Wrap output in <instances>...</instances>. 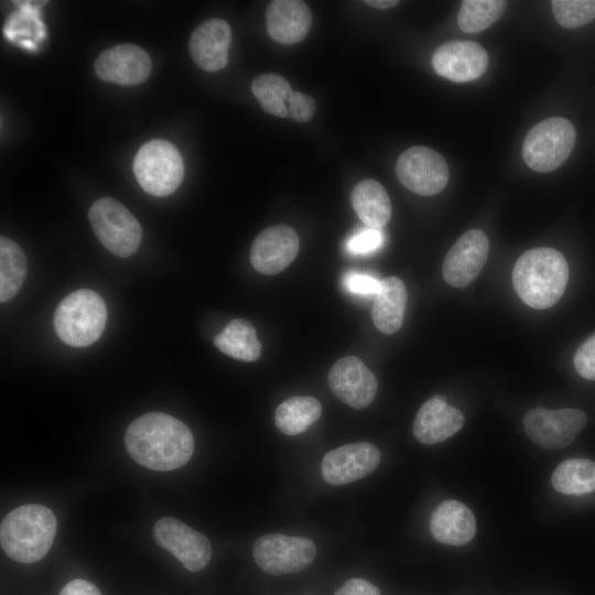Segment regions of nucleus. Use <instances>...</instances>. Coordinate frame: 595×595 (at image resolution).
<instances>
[{"label":"nucleus","instance_id":"f257e3e1","mask_svg":"<svg viewBox=\"0 0 595 595\" xmlns=\"http://www.w3.org/2000/svg\"><path fill=\"white\" fill-rule=\"evenodd\" d=\"M125 444L137 463L159 472L183 466L194 452V437L186 424L162 412L145 413L131 422Z\"/></svg>","mask_w":595,"mask_h":595},{"label":"nucleus","instance_id":"f03ea898","mask_svg":"<svg viewBox=\"0 0 595 595\" xmlns=\"http://www.w3.org/2000/svg\"><path fill=\"white\" fill-rule=\"evenodd\" d=\"M567 281L566 259L553 248H533L523 252L512 269L518 296L537 310L554 305L563 295Z\"/></svg>","mask_w":595,"mask_h":595},{"label":"nucleus","instance_id":"7ed1b4c3","mask_svg":"<svg viewBox=\"0 0 595 595\" xmlns=\"http://www.w3.org/2000/svg\"><path fill=\"white\" fill-rule=\"evenodd\" d=\"M56 528V518L47 507L35 504L18 507L1 521V548L14 561L34 563L51 549Z\"/></svg>","mask_w":595,"mask_h":595},{"label":"nucleus","instance_id":"20e7f679","mask_svg":"<svg viewBox=\"0 0 595 595\" xmlns=\"http://www.w3.org/2000/svg\"><path fill=\"white\" fill-rule=\"evenodd\" d=\"M106 321L107 307L102 298L93 290L79 289L66 295L58 304L54 328L65 344L84 347L101 336Z\"/></svg>","mask_w":595,"mask_h":595},{"label":"nucleus","instance_id":"39448f33","mask_svg":"<svg viewBox=\"0 0 595 595\" xmlns=\"http://www.w3.org/2000/svg\"><path fill=\"white\" fill-rule=\"evenodd\" d=\"M133 172L147 193L158 197L167 196L182 183L183 159L171 142L153 139L141 145L137 152Z\"/></svg>","mask_w":595,"mask_h":595},{"label":"nucleus","instance_id":"423d86ee","mask_svg":"<svg viewBox=\"0 0 595 595\" xmlns=\"http://www.w3.org/2000/svg\"><path fill=\"white\" fill-rule=\"evenodd\" d=\"M575 137V128L567 119H544L527 133L522 144L523 160L533 171H553L571 154Z\"/></svg>","mask_w":595,"mask_h":595},{"label":"nucleus","instance_id":"0eeeda50","mask_svg":"<svg viewBox=\"0 0 595 595\" xmlns=\"http://www.w3.org/2000/svg\"><path fill=\"white\" fill-rule=\"evenodd\" d=\"M91 228L111 253L127 258L139 248L142 228L137 218L118 201L97 199L88 213Z\"/></svg>","mask_w":595,"mask_h":595},{"label":"nucleus","instance_id":"6e6552de","mask_svg":"<svg viewBox=\"0 0 595 595\" xmlns=\"http://www.w3.org/2000/svg\"><path fill=\"white\" fill-rule=\"evenodd\" d=\"M252 556L268 574L298 573L313 563L316 547L309 538L269 533L255 541Z\"/></svg>","mask_w":595,"mask_h":595},{"label":"nucleus","instance_id":"1a4fd4ad","mask_svg":"<svg viewBox=\"0 0 595 595\" xmlns=\"http://www.w3.org/2000/svg\"><path fill=\"white\" fill-rule=\"evenodd\" d=\"M396 173L402 185L423 196L440 193L446 186L450 176L444 158L423 145L405 150L397 160Z\"/></svg>","mask_w":595,"mask_h":595},{"label":"nucleus","instance_id":"9d476101","mask_svg":"<svg viewBox=\"0 0 595 595\" xmlns=\"http://www.w3.org/2000/svg\"><path fill=\"white\" fill-rule=\"evenodd\" d=\"M586 421L585 413L577 409L534 408L524 414L523 428L529 439L539 446L558 450L571 444Z\"/></svg>","mask_w":595,"mask_h":595},{"label":"nucleus","instance_id":"9b49d317","mask_svg":"<svg viewBox=\"0 0 595 595\" xmlns=\"http://www.w3.org/2000/svg\"><path fill=\"white\" fill-rule=\"evenodd\" d=\"M153 538L188 571L203 570L212 558L209 540L173 517H163L154 523Z\"/></svg>","mask_w":595,"mask_h":595},{"label":"nucleus","instance_id":"f8f14e48","mask_svg":"<svg viewBox=\"0 0 595 595\" xmlns=\"http://www.w3.org/2000/svg\"><path fill=\"white\" fill-rule=\"evenodd\" d=\"M328 385L337 399L356 410L367 408L378 390L374 372L355 356L343 357L333 365Z\"/></svg>","mask_w":595,"mask_h":595},{"label":"nucleus","instance_id":"ddd939ff","mask_svg":"<svg viewBox=\"0 0 595 595\" xmlns=\"http://www.w3.org/2000/svg\"><path fill=\"white\" fill-rule=\"evenodd\" d=\"M489 241L480 229L463 234L445 256L442 274L447 284L463 288L473 282L484 268Z\"/></svg>","mask_w":595,"mask_h":595},{"label":"nucleus","instance_id":"4468645a","mask_svg":"<svg viewBox=\"0 0 595 595\" xmlns=\"http://www.w3.org/2000/svg\"><path fill=\"white\" fill-rule=\"evenodd\" d=\"M380 452L369 442L350 443L327 452L322 461V476L331 485H345L372 473L380 463Z\"/></svg>","mask_w":595,"mask_h":595},{"label":"nucleus","instance_id":"2eb2a0df","mask_svg":"<svg viewBox=\"0 0 595 595\" xmlns=\"http://www.w3.org/2000/svg\"><path fill=\"white\" fill-rule=\"evenodd\" d=\"M299 248V236L293 228L286 225L271 226L253 240L250 261L258 272L273 275L292 263Z\"/></svg>","mask_w":595,"mask_h":595},{"label":"nucleus","instance_id":"dca6fc26","mask_svg":"<svg viewBox=\"0 0 595 595\" xmlns=\"http://www.w3.org/2000/svg\"><path fill=\"white\" fill-rule=\"evenodd\" d=\"M432 66L442 77L455 83L479 78L488 66L483 46L470 41H451L440 45L432 56Z\"/></svg>","mask_w":595,"mask_h":595},{"label":"nucleus","instance_id":"f3484780","mask_svg":"<svg viewBox=\"0 0 595 595\" xmlns=\"http://www.w3.org/2000/svg\"><path fill=\"white\" fill-rule=\"evenodd\" d=\"M148 53L133 44H119L105 50L94 64L96 75L106 82L125 86L144 82L151 72Z\"/></svg>","mask_w":595,"mask_h":595},{"label":"nucleus","instance_id":"a211bd4d","mask_svg":"<svg viewBox=\"0 0 595 595\" xmlns=\"http://www.w3.org/2000/svg\"><path fill=\"white\" fill-rule=\"evenodd\" d=\"M463 413L450 405L445 397L433 396L419 409L413 422V435L426 445L436 444L456 434L464 425Z\"/></svg>","mask_w":595,"mask_h":595},{"label":"nucleus","instance_id":"6ab92c4d","mask_svg":"<svg viewBox=\"0 0 595 595\" xmlns=\"http://www.w3.org/2000/svg\"><path fill=\"white\" fill-rule=\"evenodd\" d=\"M231 42L229 24L221 19H210L199 24L190 37V53L194 63L206 72L224 68Z\"/></svg>","mask_w":595,"mask_h":595},{"label":"nucleus","instance_id":"aec40b11","mask_svg":"<svg viewBox=\"0 0 595 595\" xmlns=\"http://www.w3.org/2000/svg\"><path fill=\"white\" fill-rule=\"evenodd\" d=\"M312 14L309 7L299 0L271 1L266 11L267 31L272 40L281 44H295L310 31Z\"/></svg>","mask_w":595,"mask_h":595},{"label":"nucleus","instance_id":"412c9836","mask_svg":"<svg viewBox=\"0 0 595 595\" xmlns=\"http://www.w3.org/2000/svg\"><path fill=\"white\" fill-rule=\"evenodd\" d=\"M433 538L448 545H464L476 533V520L472 510L457 500L440 504L430 518Z\"/></svg>","mask_w":595,"mask_h":595},{"label":"nucleus","instance_id":"4be33fe9","mask_svg":"<svg viewBox=\"0 0 595 595\" xmlns=\"http://www.w3.org/2000/svg\"><path fill=\"white\" fill-rule=\"evenodd\" d=\"M407 299V288L400 278L388 277L381 280L371 310L372 322L381 333L393 334L401 327Z\"/></svg>","mask_w":595,"mask_h":595},{"label":"nucleus","instance_id":"5701e85b","mask_svg":"<svg viewBox=\"0 0 595 595\" xmlns=\"http://www.w3.org/2000/svg\"><path fill=\"white\" fill-rule=\"evenodd\" d=\"M350 199L354 210L367 227L381 229L390 220L391 201L379 182L371 178L359 182Z\"/></svg>","mask_w":595,"mask_h":595},{"label":"nucleus","instance_id":"b1692460","mask_svg":"<svg viewBox=\"0 0 595 595\" xmlns=\"http://www.w3.org/2000/svg\"><path fill=\"white\" fill-rule=\"evenodd\" d=\"M214 344L225 355L242 361H256L261 355V344L255 327L242 318L230 321L214 337Z\"/></svg>","mask_w":595,"mask_h":595},{"label":"nucleus","instance_id":"393cba45","mask_svg":"<svg viewBox=\"0 0 595 595\" xmlns=\"http://www.w3.org/2000/svg\"><path fill=\"white\" fill-rule=\"evenodd\" d=\"M321 414L322 404L317 399L295 396L279 404L274 413V423L281 433L293 436L304 432Z\"/></svg>","mask_w":595,"mask_h":595},{"label":"nucleus","instance_id":"a878e982","mask_svg":"<svg viewBox=\"0 0 595 595\" xmlns=\"http://www.w3.org/2000/svg\"><path fill=\"white\" fill-rule=\"evenodd\" d=\"M554 489L564 495H585L595 490V462L569 458L560 463L551 477Z\"/></svg>","mask_w":595,"mask_h":595},{"label":"nucleus","instance_id":"bb28decb","mask_svg":"<svg viewBox=\"0 0 595 595\" xmlns=\"http://www.w3.org/2000/svg\"><path fill=\"white\" fill-rule=\"evenodd\" d=\"M28 272L26 258L20 246L13 240L0 238V301L15 296Z\"/></svg>","mask_w":595,"mask_h":595},{"label":"nucleus","instance_id":"cd10ccee","mask_svg":"<svg viewBox=\"0 0 595 595\" xmlns=\"http://www.w3.org/2000/svg\"><path fill=\"white\" fill-rule=\"evenodd\" d=\"M251 90L267 113L289 117L288 101L293 90L284 77L272 73L261 74L252 80Z\"/></svg>","mask_w":595,"mask_h":595},{"label":"nucleus","instance_id":"c85d7f7f","mask_svg":"<svg viewBox=\"0 0 595 595\" xmlns=\"http://www.w3.org/2000/svg\"><path fill=\"white\" fill-rule=\"evenodd\" d=\"M507 7L501 0H464L462 1L457 23L462 31L476 33L496 22Z\"/></svg>","mask_w":595,"mask_h":595},{"label":"nucleus","instance_id":"c756f323","mask_svg":"<svg viewBox=\"0 0 595 595\" xmlns=\"http://www.w3.org/2000/svg\"><path fill=\"white\" fill-rule=\"evenodd\" d=\"M553 14L560 25L576 29L595 18V0H554Z\"/></svg>","mask_w":595,"mask_h":595},{"label":"nucleus","instance_id":"7c9ffc66","mask_svg":"<svg viewBox=\"0 0 595 595\" xmlns=\"http://www.w3.org/2000/svg\"><path fill=\"white\" fill-rule=\"evenodd\" d=\"M385 235L381 229L366 227L351 235L346 241V250L354 256H366L381 248Z\"/></svg>","mask_w":595,"mask_h":595},{"label":"nucleus","instance_id":"2f4dec72","mask_svg":"<svg viewBox=\"0 0 595 595\" xmlns=\"http://www.w3.org/2000/svg\"><path fill=\"white\" fill-rule=\"evenodd\" d=\"M343 286L350 293L361 298H376L381 280L359 271H348L343 277Z\"/></svg>","mask_w":595,"mask_h":595},{"label":"nucleus","instance_id":"473e14b6","mask_svg":"<svg viewBox=\"0 0 595 595\" xmlns=\"http://www.w3.org/2000/svg\"><path fill=\"white\" fill-rule=\"evenodd\" d=\"M574 367L581 377L595 380V334L577 348Z\"/></svg>","mask_w":595,"mask_h":595},{"label":"nucleus","instance_id":"72a5a7b5","mask_svg":"<svg viewBox=\"0 0 595 595\" xmlns=\"http://www.w3.org/2000/svg\"><path fill=\"white\" fill-rule=\"evenodd\" d=\"M289 117L299 121H310L315 112V100L301 91H293L288 101Z\"/></svg>","mask_w":595,"mask_h":595},{"label":"nucleus","instance_id":"f704fd0d","mask_svg":"<svg viewBox=\"0 0 595 595\" xmlns=\"http://www.w3.org/2000/svg\"><path fill=\"white\" fill-rule=\"evenodd\" d=\"M335 595H381L379 588L364 578H350L346 581Z\"/></svg>","mask_w":595,"mask_h":595},{"label":"nucleus","instance_id":"c9c22d12","mask_svg":"<svg viewBox=\"0 0 595 595\" xmlns=\"http://www.w3.org/2000/svg\"><path fill=\"white\" fill-rule=\"evenodd\" d=\"M60 595H101L99 589L88 581L73 580L61 591Z\"/></svg>","mask_w":595,"mask_h":595},{"label":"nucleus","instance_id":"e433bc0d","mask_svg":"<svg viewBox=\"0 0 595 595\" xmlns=\"http://www.w3.org/2000/svg\"><path fill=\"white\" fill-rule=\"evenodd\" d=\"M364 2L370 7L378 9H389L399 3V1L396 0H367Z\"/></svg>","mask_w":595,"mask_h":595}]
</instances>
